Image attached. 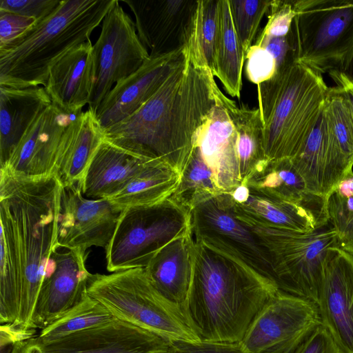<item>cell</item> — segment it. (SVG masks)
<instances>
[{"instance_id":"74e56055","label":"cell","mask_w":353,"mask_h":353,"mask_svg":"<svg viewBox=\"0 0 353 353\" xmlns=\"http://www.w3.org/2000/svg\"><path fill=\"white\" fill-rule=\"evenodd\" d=\"M266 14L268 22L259 34L269 37L288 36L296 16L294 0H272Z\"/></svg>"},{"instance_id":"d6986e66","label":"cell","mask_w":353,"mask_h":353,"mask_svg":"<svg viewBox=\"0 0 353 353\" xmlns=\"http://www.w3.org/2000/svg\"><path fill=\"white\" fill-rule=\"evenodd\" d=\"M72 119L52 103L29 127L0 172L23 177L54 176L62 137Z\"/></svg>"},{"instance_id":"d590c367","label":"cell","mask_w":353,"mask_h":353,"mask_svg":"<svg viewBox=\"0 0 353 353\" xmlns=\"http://www.w3.org/2000/svg\"><path fill=\"white\" fill-rule=\"evenodd\" d=\"M324 110L335 139L353 164V119L346 98L338 86L329 87Z\"/></svg>"},{"instance_id":"ba28073f","label":"cell","mask_w":353,"mask_h":353,"mask_svg":"<svg viewBox=\"0 0 353 353\" xmlns=\"http://www.w3.org/2000/svg\"><path fill=\"white\" fill-rule=\"evenodd\" d=\"M191 231L190 211L171 197L128 208L121 211L105 249L107 270L145 268L161 248Z\"/></svg>"},{"instance_id":"ee69618b","label":"cell","mask_w":353,"mask_h":353,"mask_svg":"<svg viewBox=\"0 0 353 353\" xmlns=\"http://www.w3.org/2000/svg\"><path fill=\"white\" fill-rule=\"evenodd\" d=\"M35 334L36 329L25 330L12 323L1 324L0 327L1 353H11L15 344L36 336Z\"/></svg>"},{"instance_id":"7bdbcfd3","label":"cell","mask_w":353,"mask_h":353,"mask_svg":"<svg viewBox=\"0 0 353 353\" xmlns=\"http://www.w3.org/2000/svg\"><path fill=\"white\" fill-rule=\"evenodd\" d=\"M36 24L34 19L0 10V50L30 31Z\"/></svg>"},{"instance_id":"9c48e42d","label":"cell","mask_w":353,"mask_h":353,"mask_svg":"<svg viewBox=\"0 0 353 353\" xmlns=\"http://www.w3.org/2000/svg\"><path fill=\"white\" fill-rule=\"evenodd\" d=\"M249 225L269 250L277 288L318 305L323 261L329 248L339 247L336 232L329 221L311 232Z\"/></svg>"},{"instance_id":"5b68a950","label":"cell","mask_w":353,"mask_h":353,"mask_svg":"<svg viewBox=\"0 0 353 353\" xmlns=\"http://www.w3.org/2000/svg\"><path fill=\"white\" fill-rule=\"evenodd\" d=\"M328 88L322 74L299 61L257 84L268 161L293 159L299 153L324 108Z\"/></svg>"},{"instance_id":"7402d4cb","label":"cell","mask_w":353,"mask_h":353,"mask_svg":"<svg viewBox=\"0 0 353 353\" xmlns=\"http://www.w3.org/2000/svg\"><path fill=\"white\" fill-rule=\"evenodd\" d=\"M93 84V45L88 41L51 66L44 88L53 104L65 113L77 116L89 104Z\"/></svg>"},{"instance_id":"f6af8a7d","label":"cell","mask_w":353,"mask_h":353,"mask_svg":"<svg viewBox=\"0 0 353 353\" xmlns=\"http://www.w3.org/2000/svg\"><path fill=\"white\" fill-rule=\"evenodd\" d=\"M329 74L343 92L353 119V77L335 71L329 72Z\"/></svg>"},{"instance_id":"44dd1931","label":"cell","mask_w":353,"mask_h":353,"mask_svg":"<svg viewBox=\"0 0 353 353\" xmlns=\"http://www.w3.org/2000/svg\"><path fill=\"white\" fill-rule=\"evenodd\" d=\"M292 161L307 192L323 199L353 172V164L335 139L324 108L304 146Z\"/></svg>"},{"instance_id":"f35d334b","label":"cell","mask_w":353,"mask_h":353,"mask_svg":"<svg viewBox=\"0 0 353 353\" xmlns=\"http://www.w3.org/2000/svg\"><path fill=\"white\" fill-rule=\"evenodd\" d=\"M285 353H341L322 321L308 330Z\"/></svg>"},{"instance_id":"836d02e7","label":"cell","mask_w":353,"mask_h":353,"mask_svg":"<svg viewBox=\"0 0 353 353\" xmlns=\"http://www.w3.org/2000/svg\"><path fill=\"white\" fill-rule=\"evenodd\" d=\"M115 319L99 301L88 295L72 310L47 327L36 338L48 342L70 334L106 323Z\"/></svg>"},{"instance_id":"d6a6232c","label":"cell","mask_w":353,"mask_h":353,"mask_svg":"<svg viewBox=\"0 0 353 353\" xmlns=\"http://www.w3.org/2000/svg\"><path fill=\"white\" fill-rule=\"evenodd\" d=\"M219 0H198L193 32L187 46L194 59L212 74L219 26Z\"/></svg>"},{"instance_id":"8992f818","label":"cell","mask_w":353,"mask_h":353,"mask_svg":"<svg viewBox=\"0 0 353 353\" xmlns=\"http://www.w3.org/2000/svg\"><path fill=\"white\" fill-rule=\"evenodd\" d=\"M87 292L116 319L166 339L200 341L183 316L153 287L144 268L91 274Z\"/></svg>"},{"instance_id":"6da1fadb","label":"cell","mask_w":353,"mask_h":353,"mask_svg":"<svg viewBox=\"0 0 353 353\" xmlns=\"http://www.w3.org/2000/svg\"><path fill=\"white\" fill-rule=\"evenodd\" d=\"M217 86L186 47L185 60L159 91L135 113L104 130L103 139L181 174L216 104Z\"/></svg>"},{"instance_id":"52a82bcc","label":"cell","mask_w":353,"mask_h":353,"mask_svg":"<svg viewBox=\"0 0 353 353\" xmlns=\"http://www.w3.org/2000/svg\"><path fill=\"white\" fill-rule=\"evenodd\" d=\"M296 59L353 77V0H294Z\"/></svg>"},{"instance_id":"4316f807","label":"cell","mask_w":353,"mask_h":353,"mask_svg":"<svg viewBox=\"0 0 353 353\" xmlns=\"http://www.w3.org/2000/svg\"><path fill=\"white\" fill-rule=\"evenodd\" d=\"M103 139L97 115L90 109L72 119L62 137L57 157L54 177L61 186L80 183Z\"/></svg>"},{"instance_id":"f1b7e54d","label":"cell","mask_w":353,"mask_h":353,"mask_svg":"<svg viewBox=\"0 0 353 353\" xmlns=\"http://www.w3.org/2000/svg\"><path fill=\"white\" fill-rule=\"evenodd\" d=\"M181 174L170 165L149 161L117 194L108 199L120 212L137 205H151L172 196Z\"/></svg>"},{"instance_id":"5bb4252c","label":"cell","mask_w":353,"mask_h":353,"mask_svg":"<svg viewBox=\"0 0 353 353\" xmlns=\"http://www.w3.org/2000/svg\"><path fill=\"white\" fill-rule=\"evenodd\" d=\"M121 212L107 199L85 198L79 183L61 185L57 245L84 252L92 246L105 249Z\"/></svg>"},{"instance_id":"7c38bea8","label":"cell","mask_w":353,"mask_h":353,"mask_svg":"<svg viewBox=\"0 0 353 353\" xmlns=\"http://www.w3.org/2000/svg\"><path fill=\"white\" fill-rule=\"evenodd\" d=\"M168 339L123 320L42 342L36 336L15 344L11 353H163Z\"/></svg>"},{"instance_id":"e0dca14e","label":"cell","mask_w":353,"mask_h":353,"mask_svg":"<svg viewBox=\"0 0 353 353\" xmlns=\"http://www.w3.org/2000/svg\"><path fill=\"white\" fill-rule=\"evenodd\" d=\"M322 323L341 353H353V255L339 247L327 250L317 305Z\"/></svg>"},{"instance_id":"ac0fdd59","label":"cell","mask_w":353,"mask_h":353,"mask_svg":"<svg viewBox=\"0 0 353 353\" xmlns=\"http://www.w3.org/2000/svg\"><path fill=\"white\" fill-rule=\"evenodd\" d=\"M185 57L186 47L169 54L150 57L135 72L117 83L96 114L102 130L139 110L159 91Z\"/></svg>"},{"instance_id":"e575fe53","label":"cell","mask_w":353,"mask_h":353,"mask_svg":"<svg viewBox=\"0 0 353 353\" xmlns=\"http://www.w3.org/2000/svg\"><path fill=\"white\" fill-rule=\"evenodd\" d=\"M324 212L336 232L339 248L353 255V172L324 198Z\"/></svg>"},{"instance_id":"cb8c5ba5","label":"cell","mask_w":353,"mask_h":353,"mask_svg":"<svg viewBox=\"0 0 353 353\" xmlns=\"http://www.w3.org/2000/svg\"><path fill=\"white\" fill-rule=\"evenodd\" d=\"M219 90L217 86L216 104L196 145L223 193L232 191L241 181L236 157V131L219 99Z\"/></svg>"},{"instance_id":"8fae6325","label":"cell","mask_w":353,"mask_h":353,"mask_svg":"<svg viewBox=\"0 0 353 353\" xmlns=\"http://www.w3.org/2000/svg\"><path fill=\"white\" fill-rule=\"evenodd\" d=\"M149 57L135 23L114 0L93 46L94 84L88 109L97 114L114 83L135 72Z\"/></svg>"},{"instance_id":"f546056e","label":"cell","mask_w":353,"mask_h":353,"mask_svg":"<svg viewBox=\"0 0 353 353\" xmlns=\"http://www.w3.org/2000/svg\"><path fill=\"white\" fill-rule=\"evenodd\" d=\"M219 26L215 46L212 75L232 97H241L245 52L236 34L229 0H219Z\"/></svg>"},{"instance_id":"9a60e30c","label":"cell","mask_w":353,"mask_h":353,"mask_svg":"<svg viewBox=\"0 0 353 353\" xmlns=\"http://www.w3.org/2000/svg\"><path fill=\"white\" fill-rule=\"evenodd\" d=\"M150 57L185 48L192 37L198 0H125ZM149 52V51H148Z\"/></svg>"},{"instance_id":"8d00e7d4","label":"cell","mask_w":353,"mask_h":353,"mask_svg":"<svg viewBox=\"0 0 353 353\" xmlns=\"http://www.w3.org/2000/svg\"><path fill=\"white\" fill-rule=\"evenodd\" d=\"M271 2L272 0H229L234 26L245 54L253 44Z\"/></svg>"},{"instance_id":"603a6c76","label":"cell","mask_w":353,"mask_h":353,"mask_svg":"<svg viewBox=\"0 0 353 353\" xmlns=\"http://www.w3.org/2000/svg\"><path fill=\"white\" fill-rule=\"evenodd\" d=\"M194 250L191 231L165 245L144 268L153 287L185 320L193 274Z\"/></svg>"},{"instance_id":"1f68e13d","label":"cell","mask_w":353,"mask_h":353,"mask_svg":"<svg viewBox=\"0 0 353 353\" xmlns=\"http://www.w3.org/2000/svg\"><path fill=\"white\" fill-rule=\"evenodd\" d=\"M221 193L223 192L214 174L196 145L181 173L178 187L170 197L190 211L201 201Z\"/></svg>"},{"instance_id":"30bf717a","label":"cell","mask_w":353,"mask_h":353,"mask_svg":"<svg viewBox=\"0 0 353 353\" xmlns=\"http://www.w3.org/2000/svg\"><path fill=\"white\" fill-rule=\"evenodd\" d=\"M190 212L195 241L233 256L275 285L266 245L250 225L236 216L228 192L201 201Z\"/></svg>"},{"instance_id":"d4e9b609","label":"cell","mask_w":353,"mask_h":353,"mask_svg":"<svg viewBox=\"0 0 353 353\" xmlns=\"http://www.w3.org/2000/svg\"><path fill=\"white\" fill-rule=\"evenodd\" d=\"M149 161L152 160L140 157L103 139L79 183L81 192L91 199H108L123 190Z\"/></svg>"},{"instance_id":"4fadbf2b","label":"cell","mask_w":353,"mask_h":353,"mask_svg":"<svg viewBox=\"0 0 353 353\" xmlns=\"http://www.w3.org/2000/svg\"><path fill=\"white\" fill-rule=\"evenodd\" d=\"M321 322L316 304L279 290L256 316L241 343L247 353H285Z\"/></svg>"},{"instance_id":"7a4b0ae2","label":"cell","mask_w":353,"mask_h":353,"mask_svg":"<svg viewBox=\"0 0 353 353\" xmlns=\"http://www.w3.org/2000/svg\"><path fill=\"white\" fill-rule=\"evenodd\" d=\"M61 183L54 176L23 177L0 172V279L20 283L12 324L35 329L34 319L47 268L57 245Z\"/></svg>"},{"instance_id":"ab89813d","label":"cell","mask_w":353,"mask_h":353,"mask_svg":"<svg viewBox=\"0 0 353 353\" xmlns=\"http://www.w3.org/2000/svg\"><path fill=\"white\" fill-rule=\"evenodd\" d=\"M163 353H247L240 343L168 339Z\"/></svg>"},{"instance_id":"4dcf8cb0","label":"cell","mask_w":353,"mask_h":353,"mask_svg":"<svg viewBox=\"0 0 353 353\" xmlns=\"http://www.w3.org/2000/svg\"><path fill=\"white\" fill-rule=\"evenodd\" d=\"M282 199L312 207H324V199L310 194L292 159L268 161L245 182Z\"/></svg>"},{"instance_id":"277c9868","label":"cell","mask_w":353,"mask_h":353,"mask_svg":"<svg viewBox=\"0 0 353 353\" xmlns=\"http://www.w3.org/2000/svg\"><path fill=\"white\" fill-rule=\"evenodd\" d=\"M114 0H62L44 21L0 50V85L45 86L51 66L90 41Z\"/></svg>"},{"instance_id":"3957f363","label":"cell","mask_w":353,"mask_h":353,"mask_svg":"<svg viewBox=\"0 0 353 353\" xmlns=\"http://www.w3.org/2000/svg\"><path fill=\"white\" fill-rule=\"evenodd\" d=\"M279 290L239 260L194 240L185 318L200 341L241 342Z\"/></svg>"},{"instance_id":"2e32d148","label":"cell","mask_w":353,"mask_h":353,"mask_svg":"<svg viewBox=\"0 0 353 353\" xmlns=\"http://www.w3.org/2000/svg\"><path fill=\"white\" fill-rule=\"evenodd\" d=\"M88 253L59 246L53 249L39 294L34 327H47L80 303L88 295L91 274L86 267Z\"/></svg>"},{"instance_id":"ffe728a7","label":"cell","mask_w":353,"mask_h":353,"mask_svg":"<svg viewBox=\"0 0 353 353\" xmlns=\"http://www.w3.org/2000/svg\"><path fill=\"white\" fill-rule=\"evenodd\" d=\"M228 193L235 214L249 225L311 232L327 220L324 210L282 199L247 183Z\"/></svg>"},{"instance_id":"b9f144b4","label":"cell","mask_w":353,"mask_h":353,"mask_svg":"<svg viewBox=\"0 0 353 353\" xmlns=\"http://www.w3.org/2000/svg\"><path fill=\"white\" fill-rule=\"evenodd\" d=\"M246 74L253 83L259 84L271 78L276 72L273 57L264 49L252 44L245 54Z\"/></svg>"},{"instance_id":"83f0119b","label":"cell","mask_w":353,"mask_h":353,"mask_svg":"<svg viewBox=\"0 0 353 353\" xmlns=\"http://www.w3.org/2000/svg\"><path fill=\"white\" fill-rule=\"evenodd\" d=\"M218 95L236 131V157L240 179L243 183L268 162L264 150L260 112L259 108L237 106L221 90Z\"/></svg>"},{"instance_id":"484cf974","label":"cell","mask_w":353,"mask_h":353,"mask_svg":"<svg viewBox=\"0 0 353 353\" xmlns=\"http://www.w3.org/2000/svg\"><path fill=\"white\" fill-rule=\"evenodd\" d=\"M52 103L43 87L0 85V168L8 161L37 116Z\"/></svg>"},{"instance_id":"60d3db41","label":"cell","mask_w":353,"mask_h":353,"mask_svg":"<svg viewBox=\"0 0 353 353\" xmlns=\"http://www.w3.org/2000/svg\"><path fill=\"white\" fill-rule=\"evenodd\" d=\"M62 0H0V10L36 19L37 23L48 18Z\"/></svg>"}]
</instances>
